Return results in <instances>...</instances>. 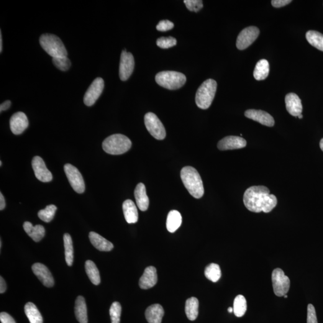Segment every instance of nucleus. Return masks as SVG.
Instances as JSON below:
<instances>
[{"label": "nucleus", "mask_w": 323, "mask_h": 323, "mask_svg": "<svg viewBox=\"0 0 323 323\" xmlns=\"http://www.w3.org/2000/svg\"><path fill=\"white\" fill-rule=\"evenodd\" d=\"M243 203L249 211L253 212H271L277 205V199L265 186L250 187L246 190Z\"/></svg>", "instance_id": "1"}, {"label": "nucleus", "mask_w": 323, "mask_h": 323, "mask_svg": "<svg viewBox=\"0 0 323 323\" xmlns=\"http://www.w3.org/2000/svg\"><path fill=\"white\" fill-rule=\"evenodd\" d=\"M181 178L184 186L192 196L196 199L203 196V182L195 168L192 166L184 167L181 171Z\"/></svg>", "instance_id": "2"}, {"label": "nucleus", "mask_w": 323, "mask_h": 323, "mask_svg": "<svg viewBox=\"0 0 323 323\" xmlns=\"http://www.w3.org/2000/svg\"><path fill=\"white\" fill-rule=\"evenodd\" d=\"M131 146V141L127 136L122 134L110 135L102 143V148L105 152L113 155L127 152Z\"/></svg>", "instance_id": "3"}, {"label": "nucleus", "mask_w": 323, "mask_h": 323, "mask_svg": "<svg viewBox=\"0 0 323 323\" xmlns=\"http://www.w3.org/2000/svg\"><path fill=\"white\" fill-rule=\"evenodd\" d=\"M39 42L43 50L52 58L67 56V50L58 36L51 34H43L40 36Z\"/></svg>", "instance_id": "4"}, {"label": "nucleus", "mask_w": 323, "mask_h": 323, "mask_svg": "<svg viewBox=\"0 0 323 323\" xmlns=\"http://www.w3.org/2000/svg\"><path fill=\"white\" fill-rule=\"evenodd\" d=\"M216 81L210 79L199 87L196 94V104L199 109L206 110L211 106L216 92Z\"/></svg>", "instance_id": "5"}, {"label": "nucleus", "mask_w": 323, "mask_h": 323, "mask_svg": "<svg viewBox=\"0 0 323 323\" xmlns=\"http://www.w3.org/2000/svg\"><path fill=\"white\" fill-rule=\"evenodd\" d=\"M155 81L159 85L164 88L176 90L184 85L186 81V77L179 72L165 71L156 74Z\"/></svg>", "instance_id": "6"}, {"label": "nucleus", "mask_w": 323, "mask_h": 323, "mask_svg": "<svg viewBox=\"0 0 323 323\" xmlns=\"http://www.w3.org/2000/svg\"><path fill=\"white\" fill-rule=\"evenodd\" d=\"M272 281L274 293L276 296H284L288 293L291 287V281L281 269H274L272 274Z\"/></svg>", "instance_id": "7"}, {"label": "nucleus", "mask_w": 323, "mask_h": 323, "mask_svg": "<svg viewBox=\"0 0 323 323\" xmlns=\"http://www.w3.org/2000/svg\"><path fill=\"white\" fill-rule=\"evenodd\" d=\"M145 124L150 134L156 139L163 140L166 137V130L162 123L155 114L148 113L145 116Z\"/></svg>", "instance_id": "8"}, {"label": "nucleus", "mask_w": 323, "mask_h": 323, "mask_svg": "<svg viewBox=\"0 0 323 323\" xmlns=\"http://www.w3.org/2000/svg\"><path fill=\"white\" fill-rule=\"evenodd\" d=\"M64 171L67 177L69 183L72 188L78 194H83L85 190V184L80 171L75 166L71 164H66L64 166Z\"/></svg>", "instance_id": "9"}, {"label": "nucleus", "mask_w": 323, "mask_h": 323, "mask_svg": "<svg viewBox=\"0 0 323 323\" xmlns=\"http://www.w3.org/2000/svg\"><path fill=\"white\" fill-rule=\"evenodd\" d=\"M104 88L103 79L98 78L92 82L84 95L83 101L87 106H92L99 98Z\"/></svg>", "instance_id": "10"}, {"label": "nucleus", "mask_w": 323, "mask_h": 323, "mask_svg": "<svg viewBox=\"0 0 323 323\" xmlns=\"http://www.w3.org/2000/svg\"><path fill=\"white\" fill-rule=\"evenodd\" d=\"M260 31L256 27H249L243 29L238 35L237 47L239 50H244L257 39Z\"/></svg>", "instance_id": "11"}, {"label": "nucleus", "mask_w": 323, "mask_h": 323, "mask_svg": "<svg viewBox=\"0 0 323 323\" xmlns=\"http://www.w3.org/2000/svg\"><path fill=\"white\" fill-rule=\"evenodd\" d=\"M135 61L132 54L123 50L120 56L119 77L120 80H128L134 71Z\"/></svg>", "instance_id": "12"}, {"label": "nucleus", "mask_w": 323, "mask_h": 323, "mask_svg": "<svg viewBox=\"0 0 323 323\" xmlns=\"http://www.w3.org/2000/svg\"><path fill=\"white\" fill-rule=\"evenodd\" d=\"M32 166L35 178L42 182H50L52 180V173L46 167L44 161L40 156H35L32 159Z\"/></svg>", "instance_id": "13"}, {"label": "nucleus", "mask_w": 323, "mask_h": 323, "mask_svg": "<svg viewBox=\"0 0 323 323\" xmlns=\"http://www.w3.org/2000/svg\"><path fill=\"white\" fill-rule=\"evenodd\" d=\"M28 125H29V122L24 113H15L10 118V129L15 135L21 134L25 129H27Z\"/></svg>", "instance_id": "14"}, {"label": "nucleus", "mask_w": 323, "mask_h": 323, "mask_svg": "<svg viewBox=\"0 0 323 323\" xmlns=\"http://www.w3.org/2000/svg\"><path fill=\"white\" fill-rule=\"evenodd\" d=\"M247 142L243 138L237 136H228L218 143L217 147L220 150L240 149L245 147Z\"/></svg>", "instance_id": "15"}, {"label": "nucleus", "mask_w": 323, "mask_h": 323, "mask_svg": "<svg viewBox=\"0 0 323 323\" xmlns=\"http://www.w3.org/2000/svg\"><path fill=\"white\" fill-rule=\"evenodd\" d=\"M32 270L43 285L47 287H52L54 286L55 281L52 274L45 265L40 263H36L32 265Z\"/></svg>", "instance_id": "16"}, {"label": "nucleus", "mask_w": 323, "mask_h": 323, "mask_svg": "<svg viewBox=\"0 0 323 323\" xmlns=\"http://www.w3.org/2000/svg\"><path fill=\"white\" fill-rule=\"evenodd\" d=\"M245 116L248 119L255 120L261 125L267 126L269 127H273L275 124V120L273 117L268 113L262 111V110H248L245 112Z\"/></svg>", "instance_id": "17"}, {"label": "nucleus", "mask_w": 323, "mask_h": 323, "mask_svg": "<svg viewBox=\"0 0 323 323\" xmlns=\"http://www.w3.org/2000/svg\"><path fill=\"white\" fill-rule=\"evenodd\" d=\"M157 281L158 275L156 269L153 266H148L145 268L143 275L140 279L139 285L141 289H148L155 286Z\"/></svg>", "instance_id": "18"}, {"label": "nucleus", "mask_w": 323, "mask_h": 323, "mask_svg": "<svg viewBox=\"0 0 323 323\" xmlns=\"http://www.w3.org/2000/svg\"><path fill=\"white\" fill-rule=\"evenodd\" d=\"M285 102L287 112L291 116L298 117L300 114H302V102L297 95L294 93L287 94L286 96Z\"/></svg>", "instance_id": "19"}, {"label": "nucleus", "mask_w": 323, "mask_h": 323, "mask_svg": "<svg viewBox=\"0 0 323 323\" xmlns=\"http://www.w3.org/2000/svg\"><path fill=\"white\" fill-rule=\"evenodd\" d=\"M134 196L139 209L143 211H146L149 206V199L146 194L145 184L142 183L137 184L135 189Z\"/></svg>", "instance_id": "20"}, {"label": "nucleus", "mask_w": 323, "mask_h": 323, "mask_svg": "<svg viewBox=\"0 0 323 323\" xmlns=\"http://www.w3.org/2000/svg\"><path fill=\"white\" fill-rule=\"evenodd\" d=\"M89 238L92 244L99 251H110L114 247L113 244L111 242L96 232H90Z\"/></svg>", "instance_id": "21"}, {"label": "nucleus", "mask_w": 323, "mask_h": 323, "mask_svg": "<svg viewBox=\"0 0 323 323\" xmlns=\"http://www.w3.org/2000/svg\"><path fill=\"white\" fill-rule=\"evenodd\" d=\"M123 211L128 224H135L138 222V213L137 207L131 200L127 199L124 202Z\"/></svg>", "instance_id": "22"}, {"label": "nucleus", "mask_w": 323, "mask_h": 323, "mask_svg": "<svg viewBox=\"0 0 323 323\" xmlns=\"http://www.w3.org/2000/svg\"><path fill=\"white\" fill-rule=\"evenodd\" d=\"M164 315L163 307L160 304H154L145 311V318L148 323H161Z\"/></svg>", "instance_id": "23"}, {"label": "nucleus", "mask_w": 323, "mask_h": 323, "mask_svg": "<svg viewBox=\"0 0 323 323\" xmlns=\"http://www.w3.org/2000/svg\"><path fill=\"white\" fill-rule=\"evenodd\" d=\"M25 232L30 236L35 242H39L45 235V229L42 225L33 226L32 223L25 222L23 225Z\"/></svg>", "instance_id": "24"}, {"label": "nucleus", "mask_w": 323, "mask_h": 323, "mask_svg": "<svg viewBox=\"0 0 323 323\" xmlns=\"http://www.w3.org/2000/svg\"><path fill=\"white\" fill-rule=\"evenodd\" d=\"M75 314L77 320L80 323H88V312L85 299L81 296L77 298L75 303Z\"/></svg>", "instance_id": "25"}, {"label": "nucleus", "mask_w": 323, "mask_h": 323, "mask_svg": "<svg viewBox=\"0 0 323 323\" xmlns=\"http://www.w3.org/2000/svg\"><path fill=\"white\" fill-rule=\"evenodd\" d=\"M182 217L177 210H172L168 215L166 220V228L169 232L174 233L178 229L181 225Z\"/></svg>", "instance_id": "26"}, {"label": "nucleus", "mask_w": 323, "mask_h": 323, "mask_svg": "<svg viewBox=\"0 0 323 323\" xmlns=\"http://www.w3.org/2000/svg\"><path fill=\"white\" fill-rule=\"evenodd\" d=\"M185 311L187 317L191 321L197 319L199 313V301L196 297H192L187 300Z\"/></svg>", "instance_id": "27"}, {"label": "nucleus", "mask_w": 323, "mask_h": 323, "mask_svg": "<svg viewBox=\"0 0 323 323\" xmlns=\"http://www.w3.org/2000/svg\"><path fill=\"white\" fill-rule=\"evenodd\" d=\"M269 73V64L266 60H261L256 64L253 75L256 80L263 81L268 78Z\"/></svg>", "instance_id": "28"}, {"label": "nucleus", "mask_w": 323, "mask_h": 323, "mask_svg": "<svg viewBox=\"0 0 323 323\" xmlns=\"http://www.w3.org/2000/svg\"><path fill=\"white\" fill-rule=\"evenodd\" d=\"M25 312L30 323H43L42 315L32 302H28L25 305Z\"/></svg>", "instance_id": "29"}, {"label": "nucleus", "mask_w": 323, "mask_h": 323, "mask_svg": "<svg viewBox=\"0 0 323 323\" xmlns=\"http://www.w3.org/2000/svg\"><path fill=\"white\" fill-rule=\"evenodd\" d=\"M85 270L87 275L94 285L98 286L101 282L99 273L96 264L91 260H87L85 263Z\"/></svg>", "instance_id": "30"}, {"label": "nucleus", "mask_w": 323, "mask_h": 323, "mask_svg": "<svg viewBox=\"0 0 323 323\" xmlns=\"http://www.w3.org/2000/svg\"><path fill=\"white\" fill-rule=\"evenodd\" d=\"M64 244L65 248L66 262L68 266H71L73 263L74 249L73 241L68 233H65L64 235Z\"/></svg>", "instance_id": "31"}, {"label": "nucleus", "mask_w": 323, "mask_h": 323, "mask_svg": "<svg viewBox=\"0 0 323 323\" xmlns=\"http://www.w3.org/2000/svg\"><path fill=\"white\" fill-rule=\"evenodd\" d=\"M307 42L317 49L323 52V34L316 31H309L306 34Z\"/></svg>", "instance_id": "32"}, {"label": "nucleus", "mask_w": 323, "mask_h": 323, "mask_svg": "<svg viewBox=\"0 0 323 323\" xmlns=\"http://www.w3.org/2000/svg\"><path fill=\"white\" fill-rule=\"evenodd\" d=\"M247 301L242 295H238L235 297L234 302H233V312L235 316L237 317H242L244 315L246 311H247Z\"/></svg>", "instance_id": "33"}, {"label": "nucleus", "mask_w": 323, "mask_h": 323, "mask_svg": "<svg viewBox=\"0 0 323 323\" xmlns=\"http://www.w3.org/2000/svg\"><path fill=\"white\" fill-rule=\"evenodd\" d=\"M221 269L217 264L211 263L207 266L205 270V275L209 280L216 283L221 277Z\"/></svg>", "instance_id": "34"}, {"label": "nucleus", "mask_w": 323, "mask_h": 323, "mask_svg": "<svg viewBox=\"0 0 323 323\" xmlns=\"http://www.w3.org/2000/svg\"><path fill=\"white\" fill-rule=\"evenodd\" d=\"M57 210V207L54 205H49L45 208V209L40 210L38 212V216L42 221L48 223L52 221L55 212Z\"/></svg>", "instance_id": "35"}, {"label": "nucleus", "mask_w": 323, "mask_h": 323, "mask_svg": "<svg viewBox=\"0 0 323 323\" xmlns=\"http://www.w3.org/2000/svg\"><path fill=\"white\" fill-rule=\"evenodd\" d=\"M121 312V305L119 302H113L110 308V318H111L112 323H120Z\"/></svg>", "instance_id": "36"}, {"label": "nucleus", "mask_w": 323, "mask_h": 323, "mask_svg": "<svg viewBox=\"0 0 323 323\" xmlns=\"http://www.w3.org/2000/svg\"><path fill=\"white\" fill-rule=\"evenodd\" d=\"M52 62L56 68L63 71L68 70L71 65V61L67 56L53 58Z\"/></svg>", "instance_id": "37"}, {"label": "nucleus", "mask_w": 323, "mask_h": 323, "mask_svg": "<svg viewBox=\"0 0 323 323\" xmlns=\"http://www.w3.org/2000/svg\"><path fill=\"white\" fill-rule=\"evenodd\" d=\"M156 44L162 48H168L177 45V40L173 37H161L156 41Z\"/></svg>", "instance_id": "38"}, {"label": "nucleus", "mask_w": 323, "mask_h": 323, "mask_svg": "<svg viewBox=\"0 0 323 323\" xmlns=\"http://www.w3.org/2000/svg\"><path fill=\"white\" fill-rule=\"evenodd\" d=\"M184 3L187 8L191 12H199L203 7V2L201 0H185Z\"/></svg>", "instance_id": "39"}, {"label": "nucleus", "mask_w": 323, "mask_h": 323, "mask_svg": "<svg viewBox=\"0 0 323 323\" xmlns=\"http://www.w3.org/2000/svg\"><path fill=\"white\" fill-rule=\"evenodd\" d=\"M307 323H318L316 311L312 304H309L307 306Z\"/></svg>", "instance_id": "40"}, {"label": "nucleus", "mask_w": 323, "mask_h": 323, "mask_svg": "<svg viewBox=\"0 0 323 323\" xmlns=\"http://www.w3.org/2000/svg\"><path fill=\"white\" fill-rule=\"evenodd\" d=\"M174 25L173 22L168 20H161L156 26V29L160 32H168L169 30L173 29Z\"/></svg>", "instance_id": "41"}, {"label": "nucleus", "mask_w": 323, "mask_h": 323, "mask_svg": "<svg viewBox=\"0 0 323 323\" xmlns=\"http://www.w3.org/2000/svg\"><path fill=\"white\" fill-rule=\"evenodd\" d=\"M0 320L1 323H16L14 318L6 312H1L0 314Z\"/></svg>", "instance_id": "42"}, {"label": "nucleus", "mask_w": 323, "mask_h": 323, "mask_svg": "<svg viewBox=\"0 0 323 323\" xmlns=\"http://www.w3.org/2000/svg\"><path fill=\"white\" fill-rule=\"evenodd\" d=\"M291 0H273L271 1V4L274 7L279 8L286 6V5L291 3Z\"/></svg>", "instance_id": "43"}, {"label": "nucleus", "mask_w": 323, "mask_h": 323, "mask_svg": "<svg viewBox=\"0 0 323 323\" xmlns=\"http://www.w3.org/2000/svg\"><path fill=\"white\" fill-rule=\"evenodd\" d=\"M11 104L12 102L9 100L4 101L3 103L0 105V112H2L5 111V110H8L10 106H11Z\"/></svg>", "instance_id": "44"}, {"label": "nucleus", "mask_w": 323, "mask_h": 323, "mask_svg": "<svg viewBox=\"0 0 323 323\" xmlns=\"http://www.w3.org/2000/svg\"><path fill=\"white\" fill-rule=\"evenodd\" d=\"M7 289V285L6 281H4L3 278L1 276L0 278V293H4Z\"/></svg>", "instance_id": "45"}, {"label": "nucleus", "mask_w": 323, "mask_h": 323, "mask_svg": "<svg viewBox=\"0 0 323 323\" xmlns=\"http://www.w3.org/2000/svg\"><path fill=\"white\" fill-rule=\"evenodd\" d=\"M5 207H6V201H5L4 197L1 192L0 193V210H3Z\"/></svg>", "instance_id": "46"}, {"label": "nucleus", "mask_w": 323, "mask_h": 323, "mask_svg": "<svg viewBox=\"0 0 323 323\" xmlns=\"http://www.w3.org/2000/svg\"><path fill=\"white\" fill-rule=\"evenodd\" d=\"M2 33L1 31L0 32V52H2Z\"/></svg>", "instance_id": "47"}, {"label": "nucleus", "mask_w": 323, "mask_h": 323, "mask_svg": "<svg viewBox=\"0 0 323 323\" xmlns=\"http://www.w3.org/2000/svg\"><path fill=\"white\" fill-rule=\"evenodd\" d=\"M320 148H321V149L322 150V151L323 152V138H322L321 141H320Z\"/></svg>", "instance_id": "48"}, {"label": "nucleus", "mask_w": 323, "mask_h": 323, "mask_svg": "<svg viewBox=\"0 0 323 323\" xmlns=\"http://www.w3.org/2000/svg\"><path fill=\"white\" fill-rule=\"evenodd\" d=\"M228 312H229V313H232V312H233V307H229V308H228Z\"/></svg>", "instance_id": "49"}, {"label": "nucleus", "mask_w": 323, "mask_h": 323, "mask_svg": "<svg viewBox=\"0 0 323 323\" xmlns=\"http://www.w3.org/2000/svg\"><path fill=\"white\" fill-rule=\"evenodd\" d=\"M300 119H302L303 118V116H302V114H300L299 116H298Z\"/></svg>", "instance_id": "50"}, {"label": "nucleus", "mask_w": 323, "mask_h": 323, "mask_svg": "<svg viewBox=\"0 0 323 323\" xmlns=\"http://www.w3.org/2000/svg\"><path fill=\"white\" fill-rule=\"evenodd\" d=\"M1 247H2V242H1H1H0V248H1Z\"/></svg>", "instance_id": "51"}, {"label": "nucleus", "mask_w": 323, "mask_h": 323, "mask_svg": "<svg viewBox=\"0 0 323 323\" xmlns=\"http://www.w3.org/2000/svg\"><path fill=\"white\" fill-rule=\"evenodd\" d=\"M287 297H288V296H287V294H286V295L284 296V298H287Z\"/></svg>", "instance_id": "52"}, {"label": "nucleus", "mask_w": 323, "mask_h": 323, "mask_svg": "<svg viewBox=\"0 0 323 323\" xmlns=\"http://www.w3.org/2000/svg\"><path fill=\"white\" fill-rule=\"evenodd\" d=\"M0 166H2V161H0Z\"/></svg>", "instance_id": "53"}]
</instances>
